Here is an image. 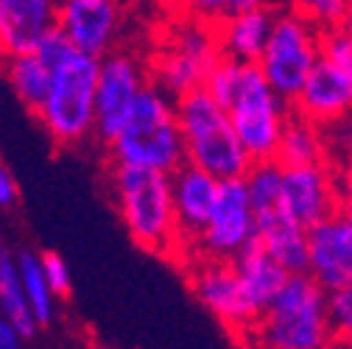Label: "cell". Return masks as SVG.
Masks as SVG:
<instances>
[{
	"label": "cell",
	"mask_w": 352,
	"mask_h": 349,
	"mask_svg": "<svg viewBox=\"0 0 352 349\" xmlns=\"http://www.w3.org/2000/svg\"><path fill=\"white\" fill-rule=\"evenodd\" d=\"M227 112L252 162L277 159V148L294 106L283 95H277V90L266 81L257 65L243 67L241 87Z\"/></svg>",
	"instance_id": "8"
},
{
	"label": "cell",
	"mask_w": 352,
	"mask_h": 349,
	"mask_svg": "<svg viewBox=\"0 0 352 349\" xmlns=\"http://www.w3.org/2000/svg\"><path fill=\"white\" fill-rule=\"evenodd\" d=\"M104 151L107 162L162 173H173L179 165H185L188 151L179 115H176V98L148 84L131 109L126 126L120 128V135Z\"/></svg>",
	"instance_id": "2"
},
{
	"label": "cell",
	"mask_w": 352,
	"mask_h": 349,
	"mask_svg": "<svg viewBox=\"0 0 352 349\" xmlns=\"http://www.w3.org/2000/svg\"><path fill=\"white\" fill-rule=\"evenodd\" d=\"M101 59L70 51L51 78L48 98L42 104L36 123L48 140L62 148H81L96 140V93H98Z\"/></svg>",
	"instance_id": "5"
},
{
	"label": "cell",
	"mask_w": 352,
	"mask_h": 349,
	"mask_svg": "<svg viewBox=\"0 0 352 349\" xmlns=\"http://www.w3.org/2000/svg\"><path fill=\"white\" fill-rule=\"evenodd\" d=\"M338 212L352 224V165L341 170V207Z\"/></svg>",
	"instance_id": "34"
},
{
	"label": "cell",
	"mask_w": 352,
	"mask_h": 349,
	"mask_svg": "<svg viewBox=\"0 0 352 349\" xmlns=\"http://www.w3.org/2000/svg\"><path fill=\"white\" fill-rule=\"evenodd\" d=\"M257 240L291 274H307V266H311V229L302 227L288 210L257 218Z\"/></svg>",
	"instance_id": "20"
},
{
	"label": "cell",
	"mask_w": 352,
	"mask_h": 349,
	"mask_svg": "<svg viewBox=\"0 0 352 349\" xmlns=\"http://www.w3.org/2000/svg\"><path fill=\"white\" fill-rule=\"evenodd\" d=\"M280 9H283V3L272 0L266 6L238 12V14L224 17L221 23H215L221 54L235 62H243V65H257L272 39Z\"/></svg>",
	"instance_id": "18"
},
{
	"label": "cell",
	"mask_w": 352,
	"mask_h": 349,
	"mask_svg": "<svg viewBox=\"0 0 352 349\" xmlns=\"http://www.w3.org/2000/svg\"><path fill=\"white\" fill-rule=\"evenodd\" d=\"M277 162L283 168H299V165H316L330 162L327 157V140H324V126L314 123L299 112H291L285 132L277 148Z\"/></svg>",
	"instance_id": "22"
},
{
	"label": "cell",
	"mask_w": 352,
	"mask_h": 349,
	"mask_svg": "<svg viewBox=\"0 0 352 349\" xmlns=\"http://www.w3.org/2000/svg\"><path fill=\"white\" fill-rule=\"evenodd\" d=\"M324 140H327V157L336 168L352 165V117H344L338 123L324 126Z\"/></svg>",
	"instance_id": "28"
},
{
	"label": "cell",
	"mask_w": 352,
	"mask_h": 349,
	"mask_svg": "<svg viewBox=\"0 0 352 349\" xmlns=\"http://www.w3.org/2000/svg\"><path fill=\"white\" fill-rule=\"evenodd\" d=\"M221 56L215 23L173 12V17L160 28L146 65L154 87L170 98H182L207 84L210 70Z\"/></svg>",
	"instance_id": "3"
},
{
	"label": "cell",
	"mask_w": 352,
	"mask_h": 349,
	"mask_svg": "<svg viewBox=\"0 0 352 349\" xmlns=\"http://www.w3.org/2000/svg\"><path fill=\"white\" fill-rule=\"evenodd\" d=\"M17 269H20V280L25 288V296L31 302V308L39 319V324H48L54 319V291L45 280V271H42V254L23 249L17 251Z\"/></svg>",
	"instance_id": "25"
},
{
	"label": "cell",
	"mask_w": 352,
	"mask_h": 349,
	"mask_svg": "<svg viewBox=\"0 0 352 349\" xmlns=\"http://www.w3.org/2000/svg\"><path fill=\"white\" fill-rule=\"evenodd\" d=\"M243 62H235L230 56H221L218 59V65L210 70V78H207V90L210 95L218 101V104H224L230 106L235 93H238V87H241V78H243Z\"/></svg>",
	"instance_id": "26"
},
{
	"label": "cell",
	"mask_w": 352,
	"mask_h": 349,
	"mask_svg": "<svg viewBox=\"0 0 352 349\" xmlns=\"http://www.w3.org/2000/svg\"><path fill=\"white\" fill-rule=\"evenodd\" d=\"M336 346H338V349H352V335L344 338V341H336Z\"/></svg>",
	"instance_id": "37"
},
{
	"label": "cell",
	"mask_w": 352,
	"mask_h": 349,
	"mask_svg": "<svg viewBox=\"0 0 352 349\" xmlns=\"http://www.w3.org/2000/svg\"><path fill=\"white\" fill-rule=\"evenodd\" d=\"M176 115L185 135L188 162L204 168L221 182L246 177L252 159L241 146L227 106L218 104L207 87L176 98Z\"/></svg>",
	"instance_id": "6"
},
{
	"label": "cell",
	"mask_w": 352,
	"mask_h": 349,
	"mask_svg": "<svg viewBox=\"0 0 352 349\" xmlns=\"http://www.w3.org/2000/svg\"><path fill=\"white\" fill-rule=\"evenodd\" d=\"M283 177L285 168L277 159L269 162H252V168L246 170V188H249V199L254 207V215H274L285 210V188H283Z\"/></svg>",
	"instance_id": "24"
},
{
	"label": "cell",
	"mask_w": 352,
	"mask_h": 349,
	"mask_svg": "<svg viewBox=\"0 0 352 349\" xmlns=\"http://www.w3.org/2000/svg\"><path fill=\"white\" fill-rule=\"evenodd\" d=\"M185 274H188V282H190V291L196 293V299L235 338L249 341L254 335L260 313L249 302L246 288L241 282V274L232 260L193 257L185 263Z\"/></svg>",
	"instance_id": "10"
},
{
	"label": "cell",
	"mask_w": 352,
	"mask_h": 349,
	"mask_svg": "<svg viewBox=\"0 0 352 349\" xmlns=\"http://www.w3.org/2000/svg\"><path fill=\"white\" fill-rule=\"evenodd\" d=\"M341 28L352 36V0H346V9H344V17H341Z\"/></svg>",
	"instance_id": "36"
},
{
	"label": "cell",
	"mask_w": 352,
	"mask_h": 349,
	"mask_svg": "<svg viewBox=\"0 0 352 349\" xmlns=\"http://www.w3.org/2000/svg\"><path fill=\"white\" fill-rule=\"evenodd\" d=\"M252 341L260 349H330V293L311 274H291L277 299L260 316Z\"/></svg>",
	"instance_id": "4"
},
{
	"label": "cell",
	"mask_w": 352,
	"mask_h": 349,
	"mask_svg": "<svg viewBox=\"0 0 352 349\" xmlns=\"http://www.w3.org/2000/svg\"><path fill=\"white\" fill-rule=\"evenodd\" d=\"M294 112L311 117L319 126L352 117V73L319 59L305 90L294 101Z\"/></svg>",
	"instance_id": "16"
},
{
	"label": "cell",
	"mask_w": 352,
	"mask_h": 349,
	"mask_svg": "<svg viewBox=\"0 0 352 349\" xmlns=\"http://www.w3.org/2000/svg\"><path fill=\"white\" fill-rule=\"evenodd\" d=\"M257 238V215L249 199V188L243 179L221 182V193L212 207V215L190 249L193 257L210 260H235L252 240Z\"/></svg>",
	"instance_id": "11"
},
{
	"label": "cell",
	"mask_w": 352,
	"mask_h": 349,
	"mask_svg": "<svg viewBox=\"0 0 352 349\" xmlns=\"http://www.w3.org/2000/svg\"><path fill=\"white\" fill-rule=\"evenodd\" d=\"M311 274L327 293L352 288V224L341 212L311 229Z\"/></svg>",
	"instance_id": "15"
},
{
	"label": "cell",
	"mask_w": 352,
	"mask_h": 349,
	"mask_svg": "<svg viewBox=\"0 0 352 349\" xmlns=\"http://www.w3.org/2000/svg\"><path fill=\"white\" fill-rule=\"evenodd\" d=\"M285 210L307 229L327 221L341 207V168L333 162L285 168Z\"/></svg>",
	"instance_id": "13"
},
{
	"label": "cell",
	"mask_w": 352,
	"mask_h": 349,
	"mask_svg": "<svg viewBox=\"0 0 352 349\" xmlns=\"http://www.w3.org/2000/svg\"><path fill=\"white\" fill-rule=\"evenodd\" d=\"M151 84L146 56L129 48H115L101 59L96 93V143L109 146L126 126L140 93Z\"/></svg>",
	"instance_id": "9"
},
{
	"label": "cell",
	"mask_w": 352,
	"mask_h": 349,
	"mask_svg": "<svg viewBox=\"0 0 352 349\" xmlns=\"http://www.w3.org/2000/svg\"><path fill=\"white\" fill-rule=\"evenodd\" d=\"M59 0H0V42L3 56L36 51L56 28Z\"/></svg>",
	"instance_id": "17"
},
{
	"label": "cell",
	"mask_w": 352,
	"mask_h": 349,
	"mask_svg": "<svg viewBox=\"0 0 352 349\" xmlns=\"http://www.w3.org/2000/svg\"><path fill=\"white\" fill-rule=\"evenodd\" d=\"M283 6L299 12L307 20H314L319 28H333V25H341L346 0H285Z\"/></svg>",
	"instance_id": "27"
},
{
	"label": "cell",
	"mask_w": 352,
	"mask_h": 349,
	"mask_svg": "<svg viewBox=\"0 0 352 349\" xmlns=\"http://www.w3.org/2000/svg\"><path fill=\"white\" fill-rule=\"evenodd\" d=\"M51 78H54V67L45 59H42L36 51L6 56V81H9V90L20 101V106L28 115H34V117L39 115L42 104H45V98H48Z\"/></svg>",
	"instance_id": "21"
},
{
	"label": "cell",
	"mask_w": 352,
	"mask_h": 349,
	"mask_svg": "<svg viewBox=\"0 0 352 349\" xmlns=\"http://www.w3.org/2000/svg\"><path fill=\"white\" fill-rule=\"evenodd\" d=\"M170 190H173V210L176 224L182 235V266L190 260V249L204 232L212 207L221 193V179H215L204 168L185 162L170 173Z\"/></svg>",
	"instance_id": "14"
},
{
	"label": "cell",
	"mask_w": 352,
	"mask_h": 349,
	"mask_svg": "<svg viewBox=\"0 0 352 349\" xmlns=\"http://www.w3.org/2000/svg\"><path fill=\"white\" fill-rule=\"evenodd\" d=\"M109 190L129 238L140 249L182 263L170 173L109 162Z\"/></svg>",
	"instance_id": "1"
},
{
	"label": "cell",
	"mask_w": 352,
	"mask_h": 349,
	"mask_svg": "<svg viewBox=\"0 0 352 349\" xmlns=\"http://www.w3.org/2000/svg\"><path fill=\"white\" fill-rule=\"evenodd\" d=\"M42 271L51 285V291L56 296H67L70 293V269L65 263V257L56 251H42Z\"/></svg>",
	"instance_id": "31"
},
{
	"label": "cell",
	"mask_w": 352,
	"mask_h": 349,
	"mask_svg": "<svg viewBox=\"0 0 352 349\" xmlns=\"http://www.w3.org/2000/svg\"><path fill=\"white\" fill-rule=\"evenodd\" d=\"M330 322L336 330V341L352 335V288L330 293Z\"/></svg>",
	"instance_id": "30"
},
{
	"label": "cell",
	"mask_w": 352,
	"mask_h": 349,
	"mask_svg": "<svg viewBox=\"0 0 352 349\" xmlns=\"http://www.w3.org/2000/svg\"><path fill=\"white\" fill-rule=\"evenodd\" d=\"M168 3H170V0H168Z\"/></svg>",
	"instance_id": "38"
},
{
	"label": "cell",
	"mask_w": 352,
	"mask_h": 349,
	"mask_svg": "<svg viewBox=\"0 0 352 349\" xmlns=\"http://www.w3.org/2000/svg\"><path fill=\"white\" fill-rule=\"evenodd\" d=\"M232 263H235V269L241 274V282L246 288L249 302L257 308V313L263 316L269 304L277 299V293L283 291V285L288 282L291 271L257 238L232 260Z\"/></svg>",
	"instance_id": "19"
},
{
	"label": "cell",
	"mask_w": 352,
	"mask_h": 349,
	"mask_svg": "<svg viewBox=\"0 0 352 349\" xmlns=\"http://www.w3.org/2000/svg\"><path fill=\"white\" fill-rule=\"evenodd\" d=\"M56 28L78 54L104 59L118 48L123 3L120 0H59Z\"/></svg>",
	"instance_id": "12"
},
{
	"label": "cell",
	"mask_w": 352,
	"mask_h": 349,
	"mask_svg": "<svg viewBox=\"0 0 352 349\" xmlns=\"http://www.w3.org/2000/svg\"><path fill=\"white\" fill-rule=\"evenodd\" d=\"M0 304H3V319H9L23 338H34L39 319L25 296L17 269V254H12L9 249H3V254H0Z\"/></svg>",
	"instance_id": "23"
},
{
	"label": "cell",
	"mask_w": 352,
	"mask_h": 349,
	"mask_svg": "<svg viewBox=\"0 0 352 349\" xmlns=\"http://www.w3.org/2000/svg\"><path fill=\"white\" fill-rule=\"evenodd\" d=\"M17 201H20V185L14 179V173L3 165V168H0V207L12 210Z\"/></svg>",
	"instance_id": "33"
},
{
	"label": "cell",
	"mask_w": 352,
	"mask_h": 349,
	"mask_svg": "<svg viewBox=\"0 0 352 349\" xmlns=\"http://www.w3.org/2000/svg\"><path fill=\"white\" fill-rule=\"evenodd\" d=\"M170 9L207 23H221L224 17H230L232 0H170Z\"/></svg>",
	"instance_id": "29"
},
{
	"label": "cell",
	"mask_w": 352,
	"mask_h": 349,
	"mask_svg": "<svg viewBox=\"0 0 352 349\" xmlns=\"http://www.w3.org/2000/svg\"><path fill=\"white\" fill-rule=\"evenodd\" d=\"M319 59H322V28L314 20L302 17L299 12L283 6L269 45L257 62L266 81L277 90V95H283L294 106L307 78L316 70Z\"/></svg>",
	"instance_id": "7"
},
{
	"label": "cell",
	"mask_w": 352,
	"mask_h": 349,
	"mask_svg": "<svg viewBox=\"0 0 352 349\" xmlns=\"http://www.w3.org/2000/svg\"><path fill=\"white\" fill-rule=\"evenodd\" d=\"M70 51H76V48L70 45L67 39H65V34H62L59 28H54V31H51L45 39L39 42V48H36V54H39L42 59H45L51 67H56V65H59V62H62V59H65Z\"/></svg>",
	"instance_id": "32"
},
{
	"label": "cell",
	"mask_w": 352,
	"mask_h": 349,
	"mask_svg": "<svg viewBox=\"0 0 352 349\" xmlns=\"http://www.w3.org/2000/svg\"><path fill=\"white\" fill-rule=\"evenodd\" d=\"M23 335H20V330L9 322V319H3L0 322V349H23Z\"/></svg>",
	"instance_id": "35"
}]
</instances>
